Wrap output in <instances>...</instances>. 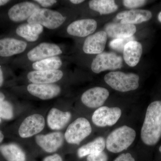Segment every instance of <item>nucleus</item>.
<instances>
[{"label":"nucleus","mask_w":161,"mask_h":161,"mask_svg":"<svg viewBox=\"0 0 161 161\" xmlns=\"http://www.w3.org/2000/svg\"><path fill=\"white\" fill-rule=\"evenodd\" d=\"M141 138L144 143L153 146L161 137V101H156L149 105L142 130Z\"/></svg>","instance_id":"f257e3e1"},{"label":"nucleus","mask_w":161,"mask_h":161,"mask_svg":"<svg viewBox=\"0 0 161 161\" xmlns=\"http://www.w3.org/2000/svg\"><path fill=\"white\" fill-rule=\"evenodd\" d=\"M67 20V17L61 10L41 8L26 22L38 23L49 30L56 31L60 29Z\"/></svg>","instance_id":"f03ea898"},{"label":"nucleus","mask_w":161,"mask_h":161,"mask_svg":"<svg viewBox=\"0 0 161 161\" xmlns=\"http://www.w3.org/2000/svg\"><path fill=\"white\" fill-rule=\"evenodd\" d=\"M136 133L130 127L123 126L111 132L107 137L106 146L110 152L117 153L126 150L135 140Z\"/></svg>","instance_id":"7ed1b4c3"},{"label":"nucleus","mask_w":161,"mask_h":161,"mask_svg":"<svg viewBox=\"0 0 161 161\" xmlns=\"http://www.w3.org/2000/svg\"><path fill=\"white\" fill-rule=\"evenodd\" d=\"M64 53L61 45L57 43L43 42L33 46L24 53V66L52 57L61 56Z\"/></svg>","instance_id":"20e7f679"},{"label":"nucleus","mask_w":161,"mask_h":161,"mask_svg":"<svg viewBox=\"0 0 161 161\" xmlns=\"http://www.w3.org/2000/svg\"><path fill=\"white\" fill-rule=\"evenodd\" d=\"M104 79L107 84L118 92L134 91L137 89L139 86V76L134 73L111 72L106 75Z\"/></svg>","instance_id":"39448f33"},{"label":"nucleus","mask_w":161,"mask_h":161,"mask_svg":"<svg viewBox=\"0 0 161 161\" xmlns=\"http://www.w3.org/2000/svg\"><path fill=\"white\" fill-rule=\"evenodd\" d=\"M92 132V126L89 121L83 117H80L69 126L64 137L69 143L79 145Z\"/></svg>","instance_id":"423d86ee"},{"label":"nucleus","mask_w":161,"mask_h":161,"mask_svg":"<svg viewBox=\"0 0 161 161\" xmlns=\"http://www.w3.org/2000/svg\"><path fill=\"white\" fill-rule=\"evenodd\" d=\"M123 59L113 53H102L96 56L91 64V69L96 74L106 70H114L121 68Z\"/></svg>","instance_id":"0eeeda50"},{"label":"nucleus","mask_w":161,"mask_h":161,"mask_svg":"<svg viewBox=\"0 0 161 161\" xmlns=\"http://www.w3.org/2000/svg\"><path fill=\"white\" fill-rule=\"evenodd\" d=\"M41 8L33 1H24L17 3L8 10L9 19L15 23H24L31 17L38 9Z\"/></svg>","instance_id":"6e6552de"},{"label":"nucleus","mask_w":161,"mask_h":161,"mask_svg":"<svg viewBox=\"0 0 161 161\" xmlns=\"http://www.w3.org/2000/svg\"><path fill=\"white\" fill-rule=\"evenodd\" d=\"M31 46L29 43L21 39L13 37L0 39V57L8 58L22 54Z\"/></svg>","instance_id":"1a4fd4ad"},{"label":"nucleus","mask_w":161,"mask_h":161,"mask_svg":"<svg viewBox=\"0 0 161 161\" xmlns=\"http://www.w3.org/2000/svg\"><path fill=\"white\" fill-rule=\"evenodd\" d=\"M121 111L117 107H101L92 115V121L98 127H104L115 125L120 118Z\"/></svg>","instance_id":"9d476101"},{"label":"nucleus","mask_w":161,"mask_h":161,"mask_svg":"<svg viewBox=\"0 0 161 161\" xmlns=\"http://www.w3.org/2000/svg\"><path fill=\"white\" fill-rule=\"evenodd\" d=\"M97 23L94 19H85L75 20L68 25L67 34L72 36L83 38L89 36L96 31Z\"/></svg>","instance_id":"9b49d317"},{"label":"nucleus","mask_w":161,"mask_h":161,"mask_svg":"<svg viewBox=\"0 0 161 161\" xmlns=\"http://www.w3.org/2000/svg\"><path fill=\"white\" fill-rule=\"evenodd\" d=\"M64 73L62 69L47 71H28L26 78L31 83L37 84H54L62 80Z\"/></svg>","instance_id":"f8f14e48"},{"label":"nucleus","mask_w":161,"mask_h":161,"mask_svg":"<svg viewBox=\"0 0 161 161\" xmlns=\"http://www.w3.org/2000/svg\"><path fill=\"white\" fill-rule=\"evenodd\" d=\"M45 119L40 114H35L26 117L19 128V133L22 138H28L43 130L45 126Z\"/></svg>","instance_id":"ddd939ff"},{"label":"nucleus","mask_w":161,"mask_h":161,"mask_svg":"<svg viewBox=\"0 0 161 161\" xmlns=\"http://www.w3.org/2000/svg\"><path fill=\"white\" fill-rule=\"evenodd\" d=\"M30 95L42 100H49L58 97L61 92L60 86L57 84H37L30 83L26 87Z\"/></svg>","instance_id":"4468645a"},{"label":"nucleus","mask_w":161,"mask_h":161,"mask_svg":"<svg viewBox=\"0 0 161 161\" xmlns=\"http://www.w3.org/2000/svg\"><path fill=\"white\" fill-rule=\"evenodd\" d=\"M109 95V92L106 89L95 87L84 92L81 96V101L88 108H100L108 98Z\"/></svg>","instance_id":"2eb2a0df"},{"label":"nucleus","mask_w":161,"mask_h":161,"mask_svg":"<svg viewBox=\"0 0 161 161\" xmlns=\"http://www.w3.org/2000/svg\"><path fill=\"white\" fill-rule=\"evenodd\" d=\"M108 36L105 31H99L87 37L82 45V50L87 54H99L105 48Z\"/></svg>","instance_id":"dca6fc26"},{"label":"nucleus","mask_w":161,"mask_h":161,"mask_svg":"<svg viewBox=\"0 0 161 161\" xmlns=\"http://www.w3.org/2000/svg\"><path fill=\"white\" fill-rule=\"evenodd\" d=\"M43 31L44 27L40 24L25 22L21 23L17 27L15 33L21 40L33 43L39 40Z\"/></svg>","instance_id":"f3484780"},{"label":"nucleus","mask_w":161,"mask_h":161,"mask_svg":"<svg viewBox=\"0 0 161 161\" xmlns=\"http://www.w3.org/2000/svg\"><path fill=\"white\" fill-rule=\"evenodd\" d=\"M38 146L48 153L56 152L63 143L64 136L60 132H53L45 135H38L36 137Z\"/></svg>","instance_id":"a211bd4d"},{"label":"nucleus","mask_w":161,"mask_h":161,"mask_svg":"<svg viewBox=\"0 0 161 161\" xmlns=\"http://www.w3.org/2000/svg\"><path fill=\"white\" fill-rule=\"evenodd\" d=\"M152 17L151 11L146 9H131L121 12L116 15L118 19H120V23L124 24H140L149 21Z\"/></svg>","instance_id":"6ab92c4d"},{"label":"nucleus","mask_w":161,"mask_h":161,"mask_svg":"<svg viewBox=\"0 0 161 161\" xmlns=\"http://www.w3.org/2000/svg\"><path fill=\"white\" fill-rule=\"evenodd\" d=\"M107 36L114 39L125 38L132 36L136 32L134 25L121 23H109L105 27Z\"/></svg>","instance_id":"aec40b11"},{"label":"nucleus","mask_w":161,"mask_h":161,"mask_svg":"<svg viewBox=\"0 0 161 161\" xmlns=\"http://www.w3.org/2000/svg\"><path fill=\"white\" fill-rule=\"evenodd\" d=\"M143 48L142 44L135 40L126 44L123 50V58L125 63L130 67H135L140 60Z\"/></svg>","instance_id":"412c9836"},{"label":"nucleus","mask_w":161,"mask_h":161,"mask_svg":"<svg viewBox=\"0 0 161 161\" xmlns=\"http://www.w3.org/2000/svg\"><path fill=\"white\" fill-rule=\"evenodd\" d=\"M63 64V59L61 56H57L30 64L24 67L28 71L54 70L61 69Z\"/></svg>","instance_id":"4be33fe9"},{"label":"nucleus","mask_w":161,"mask_h":161,"mask_svg":"<svg viewBox=\"0 0 161 161\" xmlns=\"http://www.w3.org/2000/svg\"><path fill=\"white\" fill-rule=\"evenodd\" d=\"M71 117L69 112H63L56 108H53L49 111L47 116V123L53 130H60L69 122Z\"/></svg>","instance_id":"5701e85b"},{"label":"nucleus","mask_w":161,"mask_h":161,"mask_svg":"<svg viewBox=\"0 0 161 161\" xmlns=\"http://www.w3.org/2000/svg\"><path fill=\"white\" fill-rule=\"evenodd\" d=\"M0 152L8 161H25L26 155L19 146L14 143L0 146Z\"/></svg>","instance_id":"b1692460"},{"label":"nucleus","mask_w":161,"mask_h":161,"mask_svg":"<svg viewBox=\"0 0 161 161\" xmlns=\"http://www.w3.org/2000/svg\"><path fill=\"white\" fill-rule=\"evenodd\" d=\"M106 142L103 137L99 136L92 142L78 149V155L80 158L94 153L103 152L105 148Z\"/></svg>","instance_id":"393cba45"},{"label":"nucleus","mask_w":161,"mask_h":161,"mask_svg":"<svg viewBox=\"0 0 161 161\" xmlns=\"http://www.w3.org/2000/svg\"><path fill=\"white\" fill-rule=\"evenodd\" d=\"M90 9L101 15L110 14L117 11L118 6L113 0H92L89 2Z\"/></svg>","instance_id":"a878e982"},{"label":"nucleus","mask_w":161,"mask_h":161,"mask_svg":"<svg viewBox=\"0 0 161 161\" xmlns=\"http://www.w3.org/2000/svg\"><path fill=\"white\" fill-rule=\"evenodd\" d=\"M13 117V108L11 104L7 101L0 102V117L10 119Z\"/></svg>","instance_id":"bb28decb"},{"label":"nucleus","mask_w":161,"mask_h":161,"mask_svg":"<svg viewBox=\"0 0 161 161\" xmlns=\"http://www.w3.org/2000/svg\"><path fill=\"white\" fill-rule=\"evenodd\" d=\"M135 40L133 36L130 37L114 39L110 43V46L112 49L119 52H123L124 47L128 42Z\"/></svg>","instance_id":"cd10ccee"},{"label":"nucleus","mask_w":161,"mask_h":161,"mask_svg":"<svg viewBox=\"0 0 161 161\" xmlns=\"http://www.w3.org/2000/svg\"><path fill=\"white\" fill-rule=\"evenodd\" d=\"M147 3L144 0H124L123 4L125 7L130 9H134L144 6Z\"/></svg>","instance_id":"c85d7f7f"},{"label":"nucleus","mask_w":161,"mask_h":161,"mask_svg":"<svg viewBox=\"0 0 161 161\" xmlns=\"http://www.w3.org/2000/svg\"><path fill=\"white\" fill-rule=\"evenodd\" d=\"M108 156L104 152L90 154L87 158V161H107Z\"/></svg>","instance_id":"c756f323"},{"label":"nucleus","mask_w":161,"mask_h":161,"mask_svg":"<svg viewBox=\"0 0 161 161\" xmlns=\"http://www.w3.org/2000/svg\"><path fill=\"white\" fill-rule=\"evenodd\" d=\"M37 3L41 8L49 9L50 7L54 6L58 1L57 0H34L33 1Z\"/></svg>","instance_id":"7c9ffc66"},{"label":"nucleus","mask_w":161,"mask_h":161,"mask_svg":"<svg viewBox=\"0 0 161 161\" xmlns=\"http://www.w3.org/2000/svg\"><path fill=\"white\" fill-rule=\"evenodd\" d=\"M114 161H135L130 153H123L118 156Z\"/></svg>","instance_id":"2f4dec72"},{"label":"nucleus","mask_w":161,"mask_h":161,"mask_svg":"<svg viewBox=\"0 0 161 161\" xmlns=\"http://www.w3.org/2000/svg\"><path fill=\"white\" fill-rule=\"evenodd\" d=\"M43 161H62V158L59 154H56L47 157Z\"/></svg>","instance_id":"473e14b6"},{"label":"nucleus","mask_w":161,"mask_h":161,"mask_svg":"<svg viewBox=\"0 0 161 161\" xmlns=\"http://www.w3.org/2000/svg\"><path fill=\"white\" fill-rule=\"evenodd\" d=\"M4 81V73L3 69L0 67V87L3 85Z\"/></svg>","instance_id":"72a5a7b5"},{"label":"nucleus","mask_w":161,"mask_h":161,"mask_svg":"<svg viewBox=\"0 0 161 161\" xmlns=\"http://www.w3.org/2000/svg\"><path fill=\"white\" fill-rule=\"evenodd\" d=\"M70 3H72L74 5H78V4H81L85 2L83 0H71L69 1Z\"/></svg>","instance_id":"f704fd0d"},{"label":"nucleus","mask_w":161,"mask_h":161,"mask_svg":"<svg viewBox=\"0 0 161 161\" xmlns=\"http://www.w3.org/2000/svg\"><path fill=\"white\" fill-rule=\"evenodd\" d=\"M10 2L9 0H0V7L5 6Z\"/></svg>","instance_id":"c9c22d12"},{"label":"nucleus","mask_w":161,"mask_h":161,"mask_svg":"<svg viewBox=\"0 0 161 161\" xmlns=\"http://www.w3.org/2000/svg\"><path fill=\"white\" fill-rule=\"evenodd\" d=\"M5 95L1 92H0V102L5 100Z\"/></svg>","instance_id":"e433bc0d"},{"label":"nucleus","mask_w":161,"mask_h":161,"mask_svg":"<svg viewBox=\"0 0 161 161\" xmlns=\"http://www.w3.org/2000/svg\"><path fill=\"white\" fill-rule=\"evenodd\" d=\"M3 139H4V135L2 132L0 131V143L3 141Z\"/></svg>","instance_id":"4c0bfd02"},{"label":"nucleus","mask_w":161,"mask_h":161,"mask_svg":"<svg viewBox=\"0 0 161 161\" xmlns=\"http://www.w3.org/2000/svg\"><path fill=\"white\" fill-rule=\"evenodd\" d=\"M158 21L161 23V11L158 14Z\"/></svg>","instance_id":"58836bf2"},{"label":"nucleus","mask_w":161,"mask_h":161,"mask_svg":"<svg viewBox=\"0 0 161 161\" xmlns=\"http://www.w3.org/2000/svg\"><path fill=\"white\" fill-rule=\"evenodd\" d=\"M159 151L161 153V146L159 148Z\"/></svg>","instance_id":"ea45409f"},{"label":"nucleus","mask_w":161,"mask_h":161,"mask_svg":"<svg viewBox=\"0 0 161 161\" xmlns=\"http://www.w3.org/2000/svg\"><path fill=\"white\" fill-rule=\"evenodd\" d=\"M1 119H0V122H1Z\"/></svg>","instance_id":"a19ab883"}]
</instances>
